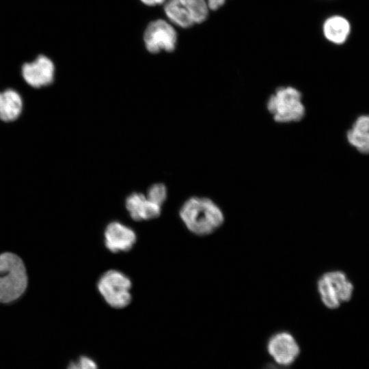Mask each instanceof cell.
I'll list each match as a JSON object with an SVG mask.
<instances>
[{
  "label": "cell",
  "mask_w": 369,
  "mask_h": 369,
  "mask_svg": "<svg viewBox=\"0 0 369 369\" xmlns=\"http://www.w3.org/2000/svg\"><path fill=\"white\" fill-rule=\"evenodd\" d=\"M351 128L355 131H369V115H361L357 118Z\"/></svg>",
  "instance_id": "cell-18"
},
{
  "label": "cell",
  "mask_w": 369,
  "mask_h": 369,
  "mask_svg": "<svg viewBox=\"0 0 369 369\" xmlns=\"http://www.w3.org/2000/svg\"><path fill=\"white\" fill-rule=\"evenodd\" d=\"M177 32L174 25L163 19L150 22L144 33V42L146 49L151 53L161 51H173L176 46Z\"/></svg>",
  "instance_id": "cell-6"
},
{
  "label": "cell",
  "mask_w": 369,
  "mask_h": 369,
  "mask_svg": "<svg viewBox=\"0 0 369 369\" xmlns=\"http://www.w3.org/2000/svg\"><path fill=\"white\" fill-rule=\"evenodd\" d=\"M142 3L148 6H154L164 4L167 0H139Z\"/></svg>",
  "instance_id": "cell-19"
},
{
  "label": "cell",
  "mask_w": 369,
  "mask_h": 369,
  "mask_svg": "<svg viewBox=\"0 0 369 369\" xmlns=\"http://www.w3.org/2000/svg\"><path fill=\"white\" fill-rule=\"evenodd\" d=\"M67 369H98L93 359L87 356H81L77 360L71 361Z\"/></svg>",
  "instance_id": "cell-17"
},
{
  "label": "cell",
  "mask_w": 369,
  "mask_h": 369,
  "mask_svg": "<svg viewBox=\"0 0 369 369\" xmlns=\"http://www.w3.org/2000/svg\"><path fill=\"white\" fill-rule=\"evenodd\" d=\"M0 275V303L18 299L27 286V275L21 258L11 252L1 254Z\"/></svg>",
  "instance_id": "cell-3"
},
{
  "label": "cell",
  "mask_w": 369,
  "mask_h": 369,
  "mask_svg": "<svg viewBox=\"0 0 369 369\" xmlns=\"http://www.w3.org/2000/svg\"><path fill=\"white\" fill-rule=\"evenodd\" d=\"M167 196V190L164 184L156 183L148 190L146 197L151 202L162 206Z\"/></svg>",
  "instance_id": "cell-16"
},
{
  "label": "cell",
  "mask_w": 369,
  "mask_h": 369,
  "mask_svg": "<svg viewBox=\"0 0 369 369\" xmlns=\"http://www.w3.org/2000/svg\"><path fill=\"white\" fill-rule=\"evenodd\" d=\"M348 144L361 154H369V131L350 128L346 133Z\"/></svg>",
  "instance_id": "cell-15"
},
{
  "label": "cell",
  "mask_w": 369,
  "mask_h": 369,
  "mask_svg": "<svg viewBox=\"0 0 369 369\" xmlns=\"http://www.w3.org/2000/svg\"><path fill=\"white\" fill-rule=\"evenodd\" d=\"M55 65L45 55H39L33 60L25 62L21 67V75L25 82L35 89L51 85L55 79Z\"/></svg>",
  "instance_id": "cell-7"
},
{
  "label": "cell",
  "mask_w": 369,
  "mask_h": 369,
  "mask_svg": "<svg viewBox=\"0 0 369 369\" xmlns=\"http://www.w3.org/2000/svg\"><path fill=\"white\" fill-rule=\"evenodd\" d=\"M126 209L132 219L136 221H149L158 218L161 206L149 200L141 193L130 194L125 201Z\"/></svg>",
  "instance_id": "cell-11"
},
{
  "label": "cell",
  "mask_w": 369,
  "mask_h": 369,
  "mask_svg": "<svg viewBox=\"0 0 369 369\" xmlns=\"http://www.w3.org/2000/svg\"><path fill=\"white\" fill-rule=\"evenodd\" d=\"M136 242L135 232L120 221H111L104 230L105 246L113 254L131 250Z\"/></svg>",
  "instance_id": "cell-9"
},
{
  "label": "cell",
  "mask_w": 369,
  "mask_h": 369,
  "mask_svg": "<svg viewBox=\"0 0 369 369\" xmlns=\"http://www.w3.org/2000/svg\"><path fill=\"white\" fill-rule=\"evenodd\" d=\"M190 14L195 25L206 22L210 13L206 0H179Z\"/></svg>",
  "instance_id": "cell-14"
},
{
  "label": "cell",
  "mask_w": 369,
  "mask_h": 369,
  "mask_svg": "<svg viewBox=\"0 0 369 369\" xmlns=\"http://www.w3.org/2000/svg\"><path fill=\"white\" fill-rule=\"evenodd\" d=\"M261 369H287L285 367L279 366L275 364H267Z\"/></svg>",
  "instance_id": "cell-20"
},
{
  "label": "cell",
  "mask_w": 369,
  "mask_h": 369,
  "mask_svg": "<svg viewBox=\"0 0 369 369\" xmlns=\"http://www.w3.org/2000/svg\"><path fill=\"white\" fill-rule=\"evenodd\" d=\"M266 108L272 119L282 124L299 122L306 115L303 94L291 85L276 87L269 96Z\"/></svg>",
  "instance_id": "cell-2"
},
{
  "label": "cell",
  "mask_w": 369,
  "mask_h": 369,
  "mask_svg": "<svg viewBox=\"0 0 369 369\" xmlns=\"http://www.w3.org/2000/svg\"><path fill=\"white\" fill-rule=\"evenodd\" d=\"M96 286L105 303L112 308L123 309L131 303V280L120 271H105L100 276Z\"/></svg>",
  "instance_id": "cell-4"
},
{
  "label": "cell",
  "mask_w": 369,
  "mask_h": 369,
  "mask_svg": "<svg viewBox=\"0 0 369 369\" xmlns=\"http://www.w3.org/2000/svg\"><path fill=\"white\" fill-rule=\"evenodd\" d=\"M179 215L187 229L200 236L212 234L225 221L221 207L213 200L204 196L188 198L180 206Z\"/></svg>",
  "instance_id": "cell-1"
},
{
  "label": "cell",
  "mask_w": 369,
  "mask_h": 369,
  "mask_svg": "<svg viewBox=\"0 0 369 369\" xmlns=\"http://www.w3.org/2000/svg\"><path fill=\"white\" fill-rule=\"evenodd\" d=\"M354 287L344 272L331 271L323 273L317 281V290L323 305L329 309H336L348 301Z\"/></svg>",
  "instance_id": "cell-5"
},
{
  "label": "cell",
  "mask_w": 369,
  "mask_h": 369,
  "mask_svg": "<svg viewBox=\"0 0 369 369\" xmlns=\"http://www.w3.org/2000/svg\"><path fill=\"white\" fill-rule=\"evenodd\" d=\"M164 12L169 23L182 29H188L195 24L185 8L179 0H167Z\"/></svg>",
  "instance_id": "cell-13"
},
{
  "label": "cell",
  "mask_w": 369,
  "mask_h": 369,
  "mask_svg": "<svg viewBox=\"0 0 369 369\" xmlns=\"http://www.w3.org/2000/svg\"><path fill=\"white\" fill-rule=\"evenodd\" d=\"M351 31L350 20L339 14L328 16L321 25V31L325 40L336 46L344 44L348 40Z\"/></svg>",
  "instance_id": "cell-10"
},
{
  "label": "cell",
  "mask_w": 369,
  "mask_h": 369,
  "mask_svg": "<svg viewBox=\"0 0 369 369\" xmlns=\"http://www.w3.org/2000/svg\"><path fill=\"white\" fill-rule=\"evenodd\" d=\"M23 100L16 90L7 88L0 92V120L4 122L16 120L22 113Z\"/></svg>",
  "instance_id": "cell-12"
},
{
  "label": "cell",
  "mask_w": 369,
  "mask_h": 369,
  "mask_svg": "<svg viewBox=\"0 0 369 369\" xmlns=\"http://www.w3.org/2000/svg\"><path fill=\"white\" fill-rule=\"evenodd\" d=\"M266 350L274 364L285 368L292 364L300 353L296 339L286 331L273 333L267 341Z\"/></svg>",
  "instance_id": "cell-8"
}]
</instances>
